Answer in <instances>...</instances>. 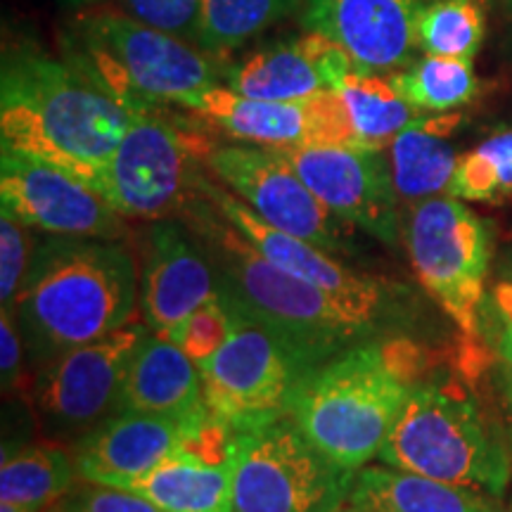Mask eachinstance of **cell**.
<instances>
[{"instance_id": "obj_1", "label": "cell", "mask_w": 512, "mask_h": 512, "mask_svg": "<svg viewBox=\"0 0 512 512\" xmlns=\"http://www.w3.org/2000/svg\"><path fill=\"white\" fill-rule=\"evenodd\" d=\"M131 110L72 60H55L29 43L3 57L0 150L60 166L91 188L126 133Z\"/></svg>"}, {"instance_id": "obj_2", "label": "cell", "mask_w": 512, "mask_h": 512, "mask_svg": "<svg viewBox=\"0 0 512 512\" xmlns=\"http://www.w3.org/2000/svg\"><path fill=\"white\" fill-rule=\"evenodd\" d=\"M140 304L133 254L112 240L50 235L10 313L31 361L43 363L131 323Z\"/></svg>"}, {"instance_id": "obj_3", "label": "cell", "mask_w": 512, "mask_h": 512, "mask_svg": "<svg viewBox=\"0 0 512 512\" xmlns=\"http://www.w3.org/2000/svg\"><path fill=\"white\" fill-rule=\"evenodd\" d=\"M183 219L214 266L221 297L283 335L313 366H323L363 339L377 337L387 323V318L356 309L280 271L223 219L202 190Z\"/></svg>"}, {"instance_id": "obj_4", "label": "cell", "mask_w": 512, "mask_h": 512, "mask_svg": "<svg viewBox=\"0 0 512 512\" xmlns=\"http://www.w3.org/2000/svg\"><path fill=\"white\" fill-rule=\"evenodd\" d=\"M427 354L401 337H370L306 377L290 415L325 456L358 472L380 456Z\"/></svg>"}, {"instance_id": "obj_5", "label": "cell", "mask_w": 512, "mask_h": 512, "mask_svg": "<svg viewBox=\"0 0 512 512\" xmlns=\"http://www.w3.org/2000/svg\"><path fill=\"white\" fill-rule=\"evenodd\" d=\"M382 465L501 498L512 477L505 432L456 382L422 380L408 396Z\"/></svg>"}, {"instance_id": "obj_6", "label": "cell", "mask_w": 512, "mask_h": 512, "mask_svg": "<svg viewBox=\"0 0 512 512\" xmlns=\"http://www.w3.org/2000/svg\"><path fill=\"white\" fill-rule=\"evenodd\" d=\"M69 43V60L98 76L128 107L183 105L192 95L219 86L228 74L219 57L195 43L105 5L79 12Z\"/></svg>"}, {"instance_id": "obj_7", "label": "cell", "mask_w": 512, "mask_h": 512, "mask_svg": "<svg viewBox=\"0 0 512 512\" xmlns=\"http://www.w3.org/2000/svg\"><path fill=\"white\" fill-rule=\"evenodd\" d=\"M211 145L214 140L200 126L162 114V105H136L126 133L93 188L124 219L166 221L183 216L200 195L207 171L204 157Z\"/></svg>"}, {"instance_id": "obj_8", "label": "cell", "mask_w": 512, "mask_h": 512, "mask_svg": "<svg viewBox=\"0 0 512 512\" xmlns=\"http://www.w3.org/2000/svg\"><path fill=\"white\" fill-rule=\"evenodd\" d=\"M228 309L230 335L200 370L209 413L238 434L290 415L294 396L318 366L283 335L230 304Z\"/></svg>"}, {"instance_id": "obj_9", "label": "cell", "mask_w": 512, "mask_h": 512, "mask_svg": "<svg viewBox=\"0 0 512 512\" xmlns=\"http://www.w3.org/2000/svg\"><path fill=\"white\" fill-rule=\"evenodd\" d=\"M235 456V512H335L356 479L292 415L235 434Z\"/></svg>"}, {"instance_id": "obj_10", "label": "cell", "mask_w": 512, "mask_h": 512, "mask_svg": "<svg viewBox=\"0 0 512 512\" xmlns=\"http://www.w3.org/2000/svg\"><path fill=\"white\" fill-rule=\"evenodd\" d=\"M403 238L420 285L475 342L491 256L486 223L458 197L437 195L411 204Z\"/></svg>"}, {"instance_id": "obj_11", "label": "cell", "mask_w": 512, "mask_h": 512, "mask_svg": "<svg viewBox=\"0 0 512 512\" xmlns=\"http://www.w3.org/2000/svg\"><path fill=\"white\" fill-rule=\"evenodd\" d=\"M204 166L214 181L240 197L271 226L313 242L325 252H347L354 226L339 219L273 147L211 145Z\"/></svg>"}, {"instance_id": "obj_12", "label": "cell", "mask_w": 512, "mask_h": 512, "mask_svg": "<svg viewBox=\"0 0 512 512\" xmlns=\"http://www.w3.org/2000/svg\"><path fill=\"white\" fill-rule=\"evenodd\" d=\"M150 325L128 323L112 335L38 363L31 403L57 434H86L114 413L126 363Z\"/></svg>"}, {"instance_id": "obj_13", "label": "cell", "mask_w": 512, "mask_h": 512, "mask_svg": "<svg viewBox=\"0 0 512 512\" xmlns=\"http://www.w3.org/2000/svg\"><path fill=\"white\" fill-rule=\"evenodd\" d=\"M3 214L27 228L64 238L119 242L126 219L79 176L22 152L0 150Z\"/></svg>"}, {"instance_id": "obj_14", "label": "cell", "mask_w": 512, "mask_h": 512, "mask_svg": "<svg viewBox=\"0 0 512 512\" xmlns=\"http://www.w3.org/2000/svg\"><path fill=\"white\" fill-rule=\"evenodd\" d=\"M228 434L235 432L211 413L200 418L114 413L83 434L74 463L81 482L131 489L176 453L214 444Z\"/></svg>"}, {"instance_id": "obj_15", "label": "cell", "mask_w": 512, "mask_h": 512, "mask_svg": "<svg viewBox=\"0 0 512 512\" xmlns=\"http://www.w3.org/2000/svg\"><path fill=\"white\" fill-rule=\"evenodd\" d=\"M278 152L339 219L382 245L394 247L399 242V195L382 150L366 145H309Z\"/></svg>"}, {"instance_id": "obj_16", "label": "cell", "mask_w": 512, "mask_h": 512, "mask_svg": "<svg viewBox=\"0 0 512 512\" xmlns=\"http://www.w3.org/2000/svg\"><path fill=\"white\" fill-rule=\"evenodd\" d=\"M181 107L209 121L226 136L273 150L309 145H358L347 107L337 91L306 100H259L214 86Z\"/></svg>"}, {"instance_id": "obj_17", "label": "cell", "mask_w": 512, "mask_h": 512, "mask_svg": "<svg viewBox=\"0 0 512 512\" xmlns=\"http://www.w3.org/2000/svg\"><path fill=\"white\" fill-rule=\"evenodd\" d=\"M200 190L219 209L223 219L280 271L290 273L294 278H302L306 283L330 292L332 297L356 306V309L389 318L392 299H389V287L382 280L351 271L349 266H344L342 261H337L330 252L313 245V242H306L297 235L285 233V230L266 223L240 197H235L221 183L211 181L207 174L202 176Z\"/></svg>"}, {"instance_id": "obj_18", "label": "cell", "mask_w": 512, "mask_h": 512, "mask_svg": "<svg viewBox=\"0 0 512 512\" xmlns=\"http://www.w3.org/2000/svg\"><path fill=\"white\" fill-rule=\"evenodd\" d=\"M432 0H304L302 24L339 43L358 69L399 72L418 48V17Z\"/></svg>"}, {"instance_id": "obj_19", "label": "cell", "mask_w": 512, "mask_h": 512, "mask_svg": "<svg viewBox=\"0 0 512 512\" xmlns=\"http://www.w3.org/2000/svg\"><path fill=\"white\" fill-rule=\"evenodd\" d=\"M214 294V266L195 235L176 221H157L147 235L140 273V309L150 330L169 335Z\"/></svg>"}, {"instance_id": "obj_20", "label": "cell", "mask_w": 512, "mask_h": 512, "mask_svg": "<svg viewBox=\"0 0 512 512\" xmlns=\"http://www.w3.org/2000/svg\"><path fill=\"white\" fill-rule=\"evenodd\" d=\"M354 69V60L339 43L318 31H306L292 41L256 50L228 69L226 86L247 98L306 100L337 91Z\"/></svg>"}, {"instance_id": "obj_21", "label": "cell", "mask_w": 512, "mask_h": 512, "mask_svg": "<svg viewBox=\"0 0 512 512\" xmlns=\"http://www.w3.org/2000/svg\"><path fill=\"white\" fill-rule=\"evenodd\" d=\"M114 413L169 418L207 415L200 366L169 337L150 330L128 358L114 399Z\"/></svg>"}, {"instance_id": "obj_22", "label": "cell", "mask_w": 512, "mask_h": 512, "mask_svg": "<svg viewBox=\"0 0 512 512\" xmlns=\"http://www.w3.org/2000/svg\"><path fill=\"white\" fill-rule=\"evenodd\" d=\"M235 434L176 453L128 491L164 512H235Z\"/></svg>"}, {"instance_id": "obj_23", "label": "cell", "mask_w": 512, "mask_h": 512, "mask_svg": "<svg viewBox=\"0 0 512 512\" xmlns=\"http://www.w3.org/2000/svg\"><path fill=\"white\" fill-rule=\"evenodd\" d=\"M349 501L366 512H501L491 496L389 465L356 472Z\"/></svg>"}, {"instance_id": "obj_24", "label": "cell", "mask_w": 512, "mask_h": 512, "mask_svg": "<svg viewBox=\"0 0 512 512\" xmlns=\"http://www.w3.org/2000/svg\"><path fill=\"white\" fill-rule=\"evenodd\" d=\"M460 119V114L418 117L389 143V166L399 200L413 204L448 192L460 159L448 136Z\"/></svg>"}, {"instance_id": "obj_25", "label": "cell", "mask_w": 512, "mask_h": 512, "mask_svg": "<svg viewBox=\"0 0 512 512\" xmlns=\"http://www.w3.org/2000/svg\"><path fill=\"white\" fill-rule=\"evenodd\" d=\"M339 98L347 107L349 124L358 145L384 150L411 121L418 119L415 107L399 93L392 76L354 69L339 83Z\"/></svg>"}, {"instance_id": "obj_26", "label": "cell", "mask_w": 512, "mask_h": 512, "mask_svg": "<svg viewBox=\"0 0 512 512\" xmlns=\"http://www.w3.org/2000/svg\"><path fill=\"white\" fill-rule=\"evenodd\" d=\"M79 472L74 456L57 446H24L5 453L0 467V498L46 510L74 489Z\"/></svg>"}, {"instance_id": "obj_27", "label": "cell", "mask_w": 512, "mask_h": 512, "mask_svg": "<svg viewBox=\"0 0 512 512\" xmlns=\"http://www.w3.org/2000/svg\"><path fill=\"white\" fill-rule=\"evenodd\" d=\"M304 0H202L200 48L228 57L280 19L302 8Z\"/></svg>"}, {"instance_id": "obj_28", "label": "cell", "mask_w": 512, "mask_h": 512, "mask_svg": "<svg viewBox=\"0 0 512 512\" xmlns=\"http://www.w3.org/2000/svg\"><path fill=\"white\" fill-rule=\"evenodd\" d=\"M394 86L415 110L448 112L467 105L479 91L472 60L427 55L392 74Z\"/></svg>"}, {"instance_id": "obj_29", "label": "cell", "mask_w": 512, "mask_h": 512, "mask_svg": "<svg viewBox=\"0 0 512 512\" xmlns=\"http://www.w3.org/2000/svg\"><path fill=\"white\" fill-rule=\"evenodd\" d=\"M486 36L482 0H432L418 17V48L427 55L472 60Z\"/></svg>"}, {"instance_id": "obj_30", "label": "cell", "mask_w": 512, "mask_h": 512, "mask_svg": "<svg viewBox=\"0 0 512 512\" xmlns=\"http://www.w3.org/2000/svg\"><path fill=\"white\" fill-rule=\"evenodd\" d=\"M448 195L484 204L512 200V128H501L458 159Z\"/></svg>"}, {"instance_id": "obj_31", "label": "cell", "mask_w": 512, "mask_h": 512, "mask_svg": "<svg viewBox=\"0 0 512 512\" xmlns=\"http://www.w3.org/2000/svg\"><path fill=\"white\" fill-rule=\"evenodd\" d=\"M230 325H233V313H230L226 299L221 294H214L209 302L192 311L164 337H169L197 366H202L223 347L230 335Z\"/></svg>"}, {"instance_id": "obj_32", "label": "cell", "mask_w": 512, "mask_h": 512, "mask_svg": "<svg viewBox=\"0 0 512 512\" xmlns=\"http://www.w3.org/2000/svg\"><path fill=\"white\" fill-rule=\"evenodd\" d=\"M128 15L200 46L202 0H121Z\"/></svg>"}, {"instance_id": "obj_33", "label": "cell", "mask_w": 512, "mask_h": 512, "mask_svg": "<svg viewBox=\"0 0 512 512\" xmlns=\"http://www.w3.org/2000/svg\"><path fill=\"white\" fill-rule=\"evenodd\" d=\"M31 256H34V249H31L27 226L5 214L0 216V299H3V311H10L15 306L24 280H27Z\"/></svg>"}, {"instance_id": "obj_34", "label": "cell", "mask_w": 512, "mask_h": 512, "mask_svg": "<svg viewBox=\"0 0 512 512\" xmlns=\"http://www.w3.org/2000/svg\"><path fill=\"white\" fill-rule=\"evenodd\" d=\"M50 512H164L145 496L128 489H114L86 482L62 496Z\"/></svg>"}, {"instance_id": "obj_35", "label": "cell", "mask_w": 512, "mask_h": 512, "mask_svg": "<svg viewBox=\"0 0 512 512\" xmlns=\"http://www.w3.org/2000/svg\"><path fill=\"white\" fill-rule=\"evenodd\" d=\"M0 354H3V361H0L3 387L15 389L19 377H22V356L27 354V349H24L22 332H19L10 311H3V318H0Z\"/></svg>"}, {"instance_id": "obj_36", "label": "cell", "mask_w": 512, "mask_h": 512, "mask_svg": "<svg viewBox=\"0 0 512 512\" xmlns=\"http://www.w3.org/2000/svg\"><path fill=\"white\" fill-rule=\"evenodd\" d=\"M496 309L501 313L505 323H512V280L510 283H501L494 290Z\"/></svg>"}, {"instance_id": "obj_37", "label": "cell", "mask_w": 512, "mask_h": 512, "mask_svg": "<svg viewBox=\"0 0 512 512\" xmlns=\"http://www.w3.org/2000/svg\"><path fill=\"white\" fill-rule=\"evenodd\" d=\"M498 356H501L505 373L512 375V323H505V320L501 337H498Z\"/></svg>"}, {"instance_id": "obj_38", "label": "cell", "mask_w": 512, "mask_h": 512, "mask_svg": "<svg viewBox=\"0 0 512 512\" xmlns=\"http://www.w3.org/2000/svg\"><path fill=\"white\" fill-rule=\"evenodd\" d=\"M0 512H43V510H34V508H27V505L3 501V503H0Z\"/></svg>"}, {"instance_id": "obj_39", "label": "cell", "mask_w": 512, "mask_h": 512, "mask_svg": "<svg viewBox=\"0 0 512 512\" xmlns=\"http://www.w3.org/2000/svg\"><path fill=\"white\" fill-rule=\"evenodd\" d=\"M60 3L69 5V8H88V5H93L95 0H60Z\"/></svg>"}, {"instance_id": "obj_40", "label": "cell", "mask_w": 512, "mask_h": 512, "mask_svg": "<svg viewBox=\"0 0 512 512\" xmlns=\"http://www.w3.org/2000/svg\"><path fill=\"white\" fill-rule=\"evenodd\" d=\"M335 512H366V510H361L358 505H354L351 501H344Z\"/></svg>"}, {"instance_id": "obj_41", "label": "cell", "mask_w": 512, "mask_h": 512, "mask_svg": "<svg viewBox=\"0 0 512 512\" xmlns=\"http://www.w3.org/2000/svg\"><path fill=\"white\" fill-rule=\"evenodd\" d=\"M505 392H508V401L512 408V375H508V373H505Z\"/></svg>"}, {"instance_id": "obj_42", "label": "cell", "mask_w": 512, "mask_h": 512, "mask_svg": "<svg viewBox=\"0 0 512 512\" xmlns=\"http://www.w3.org/2000/svg\"><path fill=\"white\" fill-rule=\"evenodd\" d=\"M505 5H508V8L512 10V0H505Z\"/></svg>"}]
</instances>
